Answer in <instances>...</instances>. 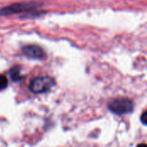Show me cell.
Segmentation results:
<instances>
[{"label":"cell","mask_w":147,"mask_h":147,"mask_svg":"<svg viewBox=\"0 0 147 147\" xmlns=\"http://www.w3.org/2000/svg\"><path fill=\"white\" fill-rule=\"evenodd\" d=\"M55 85V80L48 76L37 77L33 79L29 85V90L34 94H42L49 91Z\"/></svg>","instance_id":"cell-2"},{"label":"cell","mask_w":147,"mask_h":147,"mask_svg":"<svg viewBox=\"0 0 147 147\" xmlns=\"http://www.w3.org/2000/svg\"><path fill=\"white\" fill-rule=\"evenodd\" d=\"M9 75L10 78L13 81L16 82V81H20L21 79H22V76L21 74V69L19 66L16 65L14 67H12L9 71Z\"/></svg>","instance_id":"cell-5"},{"label":"cell","mask_w":147,"mask_h":147,"mask_svg":"<svg viewBox=\"0 0 147 147\" xmlns=\"http://www.w3.org/2000/svg\"><path fill=\"white\" fill-rule=\"evenodd\" d=\"M140 120H141V121H142V123L144 125H147V111H145L142 114V115L140 117Z\"/></svg>","instance_id":"cell-7"},{"label":"cell","mask_w":147,"mask_h":147,"mask_svg":"<svg viewBox=\"0 0 147 147\" xmlns=\"http://www.w3.org/2000/svg\"><path fill=\"white\" fill-rule=\"evenodd\" d=\"M8 85V79L7 78L3 75V74H0V90H4Z\"/></svg>","instance_id":"cell-6"},{"label":"cell","mask_w":147,"mask_h":147,"mask_svg":"<svg viewBox=\"0 0 147 147\" xmlns=\"http://www.w3.org/2000/svg\"><path fill=\"white\" fill-rule=\"evenodd\" d=\"M109 109L115 115L129 114L134 109V103L128 98H115L109 102Z\"/></svg>","instance_id":"cell-3"},{"label":"cell","mask_w":147,"mask_h":147,"mask_svg":"<svg viewBox=\"0 0 147 147\" xmlns=\"http://www.w3.org/2000/svg\"><path fill=\"white\" fill-rule=\"evenodd\" d=\"M137 147H147L146 144H140V145H139Z\"/></svg>","instance_id":"cell-8"},{"label":"cell","mask_w":147,"mask_h":147,"mask_svg":"<svg viewBox=\"0 0 147 147\" xmlns=\"http://www.w3.org/2000/svg\"><path fill=\"white\" fill-rule=\"evenodd\" d=\"M39 6L40 3L36 2L15 3L0 9V16H6L15 14H19V13H25L27 15L31 12H34Z\"/></svg>","instance_id":"cell-1"},{"label":"cell","mask_w":147,"mask_h":147,"mask_svg":"<svg viewBox=\"0 0 147 147\" xmlns=\"http://www.w3.org/2000/svg\"><path fill=\"white\" fill-rule=\"evenodd\" d=\"M22 50V53L26 56L31 59H44L47 57L45 50L38 45H34V44L27 45V46H24Z\"/></svg>","instance_id":"cell-4"}]
</instances>
